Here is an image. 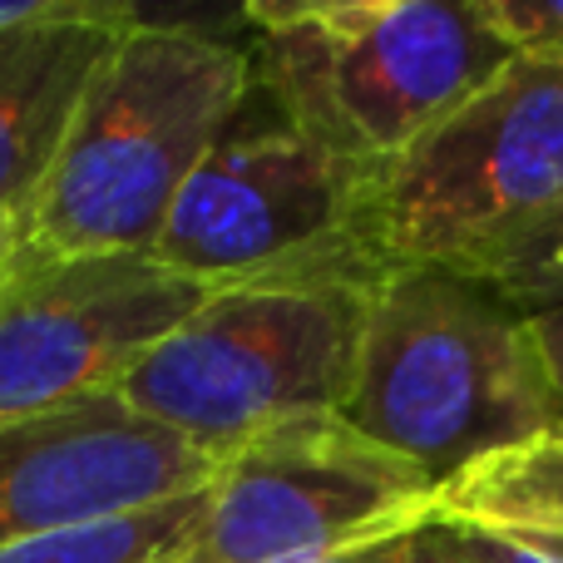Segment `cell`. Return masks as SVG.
<instances>
[{"instance_id":"1","label":"cell","mask_w":563,"mask_h":563,"mask_svg":"<svg viewBox=\"0 0 563 563\" xmlns=\"http://www.w3.org/2000/svg\"><path fill=\"white\" fill-rule=\"evenodd\" d=\"M445 495L460 475L563 426L534 317L465 267H390L366 291L336 410Z\"/></svg>"},{"instance_id":"2","label":"cell","mask_w":563,"mask_h":563,"mask_svg":"<svg viewBox=\"0 0 563 563\" xmlns=\"http://www.w3.org/2000/svg\"><path fill=\"white\" fill-rule=\"evenodd\" d=\"M247 89L253 55L243 45L139 15L30 203L25 247L45 257L148 253L184 184L233 134Z\"/></svg>"},{"instance_id":"3","label":"cell","mask_w":563,"mask_h":563,"mask_svg":"<svg viewBox=\"0 0 563 563\" xmlns=\"http://www.w3.org/2000/svg\"><path fill=\"white\" fill-rule=\"evenodd\" d=\"M282 124L376 178L515 49L475 0H253Z\"/></svg>"},{"instance_id":"4","label":"cell","mask_w":563,"mask_h":563,"mask_svg":"<svg viewBox=\"0 0 563 563\" xmlns=\"http://www.w3.org/2000/svg\"><path fill=\"white\" fill-rule=\"evenodd\" d=\"M563 213V55H509L371 178L356 243L390 267H470Z\"/></svg>"},{"instance_id":"5","label":"cell","mask_w":563,"mask_h":563,"mask_svg":"<svg viewBox=\"0 0 563 563\" xmlns=\"http://www.w3.org/2000/svg\"><path fill=\"white\" fill-rule=\"evenodd\" d=\"M366 291L307 277L218 287L119 380V396L228 460L282 420L341 410Z\"/></svg>"},{"instance_id":"6","label":"cell","mask_w":563,"mask_h":563,"mask_svg":"<svg viewBox=\"0 0 563 563\" xmlns=\"http://www.w3.org/2000/svg\"><path fill=\"white\" fill-rule=\"evenodd\" d=\"M435 485L336 410L263 430L218 465L168 563H327L430 519Z\"/></svg>"},{"instance_id":"7","label":"cell","mask_w":563,"mask_h":563,"mask_svg":"<svg viewBox=\"0 0 563 563\" xmlns=\"http://www.w3.org/2000/svg\"><path fill=\"white\" fill-rule=\"evenodd\" d=\"M366 194L371 174L287 124L228 134L174 198L148 253L208 291L263 277L376 287L356 243Z\"/></svg>"},{"instance_id":"8","label":"cell","mask_w":563,"mask_h":563,"mask_svg":"<svg viewBox=\"0 0 563 563\" xmlns=\"http://www.w3.org/2000/svg\"><path fill=\"white\" fill-rule=\"evenodd\" d=\"M208 297L154 253H30L0 277V420L109 396Z\"/></svg>"},{"instance_id":"9","label":"cell","mask_w":563,"mask_h":563,"mask_svg":"<svg viewBox=\"0 0 563 563\" xmlns=\"http://www.w3.org/2000/svg\"><path fill=\"white\" fill-rule=\"evenodd\" d=\"M218 465L119 390L0 420V549L174 505L208 489Z\"/></svg>"},{"instance_id":"10","label":"cell","mask_w":563,"mask_h":563,"mask_svg":"<svg viewBox=\"0 0 563 563\" xmlns=\"http://www.w3.org/2000/svg\"><path fill=\"white\" fill-rule=\"evenodd\" d=\"M139 20L119 0H55L0 35V208L25 218L40 198L95 75Z\"/></svg>"},{"instance_id":"11","label":"cell","mask_w":563,"mask_h":563,"mask_svg":"<svg viewBox=\"0 0 563 563\" xmlns=\"http://www.w3.org/2000/svg\"><path fill=\"white\" fill-rule=\"evenodd\" d=\"M440 515L470 525H559L563 529V430L529 440L460 475L440 495Z\"/></svg>"},{"instance_id":"12","label":"cell","mask_w":563,"mask_h":563,"mask_svg":"<svg viewBox=\"0 0 563 563\" xmlns=\"http://www.w3.org/2000/svg\"><path fill=\"white\" fill-rule=\"evenodd\" d=\"M198 509H203V489L188 499H174V505L104 519V525L20 539V544L0 549V563H158L188 539Z\"/></svg>"},{"instance_id":"13","label":"cell","mask_w":563,"mask_h":563,"mask_svg":"<svg viewBox=\"0 0 563 563\" xmlns=\"http://www.w3.org/2000/svg\"><path fill=\"white\" fill-rule=\"evenodd\" d=\"M465 273L485 277L495 291H505L519 311H544L563 301V213H554L549 223H539L534 233L505 243L499 253L470 263Z\"/></svg>"},{"instance_id":"14","label":"cell","mask_w":563,"mask_h":563,"mask_svg":"<svg viewBox=\"0 0 563 563\" xmlns=\"http://www.w3.org/2000/svg\"><path fill=\"white\" fill-rule=\"evenodd\" d=\"M515 55H563V0H475Z\"/></svg>"},{"instance_id":"15","label":"cell","mask_w":563,"mask_h":563,"mask_svg":"<svg viewBox=\"0 0 563 563\" xmlns=\"http://www.w3.org/2000/svg\"><path fill=\"white\" fill-rule=\"evenodd\" d=\"M400 563H479V554L470 549L465 525L450 515H430L420 519L416 529L406 534V549H400Z\"/></svg>"},{"instance_id":"16","label":"cell","mask_w":563,"mask_h":563,"mask_svg":"<svg viewBox=\"0 0 563 563\" xmlns=\"http://www.w3.org/2000/svg\"><path fill=\"white\" fill-rule=\"evenodd\" d=\"M534 336H539V351H544V361H549V376H554V386L563 396V301L559 307L534 311Z\"/></svg>"},{"instance_id":"17","label":"cell","mask_w":563,"mask_h":563,"mask_svg":"<svg viewBox=\"0 0 563 563\" xmlns=\"http://www.w3.org/2000/svg\"><path fill=\"white\" fill-rule=\"evenodd\" d=\"M20 257H25V218L0 208V277H5Z\"/></svg>"},{"instance_id":"18","label":"cell","mask_w":563,"mask_h":563,"mask_svg":"<svg viewBox=\"0 0 563 563\" xmlns=\"http://www.w3.org/2000/svg\"><path fill=\"white\" fill-rule=\"evenodd\" d=\"M49 10H55V0H0V35L30 25V20H40V15H49Z\"/></svg>"},{"instance_id":"19","label":"cell","mask_w":563,"mask_h":563,"mask_svg":"<svg viewBox=\"0 0 563 563\" xmlns=\"http://www.w3.org/2000/svg\"><path fill=\"white\" fill-rule=\"evenodd\" d=\"M406 534H410V529H406ZM406 534L380 539V544H366V549H351V554H336V559H327V563H400Z\"/></svg>"},{"instance_id":"20","label":"cell","mask_w":563,"mask_h":563,"mask_svg":"<svg viewBox=\"0 0 563 563\" xmlns=\"http://www.w3.org/2000/svg\"><path fill=\"white\" fill-rule=\"evenodd\" d=\"M168 559H174V554H168ZM168 559H158V563H168Z\"/></svg>"},{"instance_id":"21","label":"cell","mask_w":563,"mask_h":563,"mask_svg":"<svg viewBox=\"0 0 563 563\" xmlns=\"http://www.w3.org/2000/svg\"><path fill=\"white\" fill-rule=\"evenodd\" d=\"M559 430H563V426H559Z\"/></svg>"}]
</instances>
